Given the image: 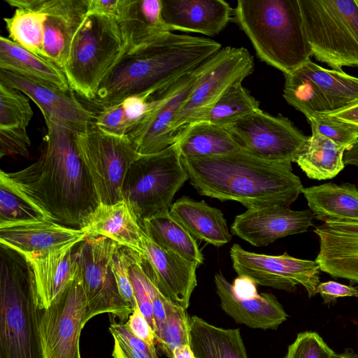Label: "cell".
<instances>
[{"mask_svg":"<svg viewBox=\"0 0 358 358\" xmlns=\"http://www.w3.org/2000/svg\"><path fill=\"white\" fill-rule=\"evenodd\" d=\"M44 120L47 134L38 159L15 172L1 170L0 184L44 218L80 229L99 199L78 155L73 130L53 117Z\"/></svg>","mask_w":358,"mask_h":358,"instance_id":"6da1fadb","label":"cell"},{"mask_svg":"<svg viewBox=\"0 0 358 358\" xmlns=\"http://www.w3.org/2000/svg\"><path fill=\"white\" fill-rule=\"evenodd\" d=\"M189 182L200 195L235 201L248 210L290 207L303 186L292 162H273L244 150L229 154L182 157Z\"/></svg>","mask_w":358,"mask_h":358,"instance_id":"7a4b0ae2","label":"cell"},{"mask_svg":"<svg viewBox=\"0 0 358 358\" xmlns=\"http://www.w3.org/2000/svg\"><path fill=\"white\" fill-rule=\"evenodd\" d=\"M222 45L210 38L162 34L127 50L100 85L94 102L103 108L141 94H153L213 57Z\"/></svg>","mask_w":358,"mask_h":358,"instance_id":"3957f363","label":"cell"},{"mask_svg":"<svg viewBox=\"0 0 358 358\" xmlns=\"http://www.w3.org/2000/svg\"><path fill=\"white\" fill-rule=\"evenodd\" d=\"M231 20L248 37L259 58L284 75L313 56L299 0H238Z\"/></svg>","mask_w":358,"mask_h":358,"instance_id":"277c9868","label":"cell"},{"mask_svg":"<svg viewBox=\"0 0 358 358\" xmlns=\"http://www.w3.org/2000/svg\"><path fill=\"white\" fill-rule=\"evenodd\" d=\"M32 267L22 253L0 244V358H43Z\"/></svg>","mask_w":358,"mask_h":358,"instance_id":"5b68a950","label":"cell"},{"mask_svg":"<svg viewBox=\"0 0 358 358\" xmlns=\"http://www.w3.org/2000/svg\"><path fill=\"white\" fill-rule=\"evenodd\" d=\"M127 50L117 21L99 15L87 16L74 37L63 69L71 90L94 101L101 84Z\"/></svg>","mask_w":358,"mask_h":358,"instance_id":"8992f818","label":"cell"},{"mask_svg":"<svg viewBox=\"0 0 358 358\" xmlns=\"http://www.w3.org/2000/svg\"><path fill=\"white\" fill-rule=\"evenodd\" d=\"M313 56L332 69L358 67V0H299Z\"/></svg>","mask_w":358,"mask_h":358,"instance_id":"52a82bcc","label":"cell"},{"mask_svg":"<svg viewBox=\"0 0 358 358\" xmlns=\"http://www.w3.org/2000/svg\"><path fill=\"white\" fill-rule=\"evenodd\" d=\"M187 180L182 157L173 143L136 159L125 176L122 194L140 224L146 219L169 213L176 193Z\"/></svg>","mask_w":358,"mask_h":358,"instance_id":"ba28073f","label":"cell"},{"mask_svg":"<svg viewBox=\"0 0 358 358\" xmlns=\"http://www.w3.org/2000/svg\"><path fill=\"white\" fill-rule=\"evenodd\" d=\"M78 155L94 187L99 204L123 200L122 188L131 164L140 155L127 137L105 133L94 124L73 131Z\"/></svg>","mask_w":358,"mask_h":358,"instance_id":"9c48e42d","label":"cell"},{"mask_svg":"<svg viewBox=\"0 0 358 358\" xmlns=\"http://www.w3.org/2000/svg\"><path fill=\"white\" fill-rule=\"evenodd\" d=\"M116 243L103 236H86L74 248L77 276L86 300L85 324L96 315L108 313L126 322L133 309L120 294L112 268Z\"/></svg>","mask_w":358,"mask_h":358,"instance_id":"30bf717a","label":"cell"},{"mask_svg":"<svg viewBox=\"0 0 358 358\" xmlns=\"http://www.w3.org/2000/svg\"><path fill=\"white\" fill-rule=\"evenodd\" d=\"M253 71V57L245 48L227 46L217 52L173 121L175 140L184 128L201 121L231 85L242 83Z\"/></svg>","mask_w":358,"mask_h":358,"instance_id":"8fae6325","label":"cell"},{"mask_svg":"<svg viewBox=\"0 0 358 358\" xmlns=\"http://www.w3.org/2000/svg\"><path fill=\"white\" fill-rule=\"evenodd\" d=\"M224 127L243 150L273 162H294L308 138L287 117L261 109Z\"/></svg>","mask_w":358,"mask_h":358,"instance_id":"7c38bea8","label":"cell"},{"mask_svg":"<svg viewBox=\"0 0 358 358\" xmlns=\"http://www.w3.org/2000/svg\"><path fill=\"white\" fill-rule=\"evenodd\" d=\"M212 57L153 94L151 110L126 135L140 155L160 152L175 143L173 121Z\"/></svg>","mask_w":358,"mask_h":358,"instance_id":"4fadbf2b","label":"cell"},{"mask_svg":"<svg viewBox=\"0 0 358 358\" xmlns=\"http://www.w3.org/2000/svg\"><path fill=\"white\" fill-rule=\"evenodd\" d=\"M234 271L256 284L274 289L294 292L302 285L310 298L314 296L320 280V266L315 260L293 257L285 252L268 255L248 252L238 244L230 249Z\"/></svg>","mask_w":358,"mask_h":358,"instance_id":"5bb4252c","label":"cell"},{"mask_svg":"<svg viewBox=\"0 0 358 358\" xmlns=\"http://www.w3.org/2000/svg\"><path fill=\"white\" fill-rule=\"evenodd\" d=\"M86 309L83 289L76 278L43 310L39 334L43 358H81L80 337Z\"/></svg>","mask_w":358,"mask_h":358,"instance_id":"9a60e30c","label":"cell"},{"mask_svg":"<svg viewBox=\"0 0 358 358\" xmlns=\"http://www.w3.org/2000/svg\"><path fill=\"white\" fill-rule=\"evenodd\" d=\"M310 209L293 210L286 206L247 210L235 217L231 232L252 245L261 247L287 236L304 233L313 225Z\"/></svg>","mask_w":358,"mask_h":358,"instance_id":"2e32d148","label":"cell"},{"mask_svg":"<svg viewBox=\"0 0 358 358\" xmlns=\"http://www.w3.org/2000/svg\"><path fill=\"white\" fill-rule=\"evenodd\" d=\"M46 14L42 57L62 71L76 34L87 15L88 0H25Z\"/></svg>","mask_w":358,"mask_h":358,"instance_id":"e0dca14e","label":"cell"},{"mask_svg":"<svg viewBox=\"0 0 358 358\" xmlns=\"http://www.w3.org/2000/svg\"><path fill=\"white\" fill-rule=\"evenodd\" d=\"M0 83L31 99L44 119L53 117L74 131L85 129L94 123L97 114L80 102L72 90L64 92L47 87L4 70H0Z\"/></svg>","mask_w":358,"mask_h":358,"instance_id":"ac0fdd59","label":"cell"},{"mask_svg":"<svg viewBox=\"0 0 358 358\" xmlns=\"http://www.w3.org/2000/svg\"><path fill=\"white\" fill-rule=\"evenodd\" d=\"M314 232L320 242L315 261L320 271L358 283V221L322 223Z\"/></svg>","mask_w":358,"mask_h":358,"instance_id":"d6986e66","label":"cell"},{"mask_svg":"<svg viewBox=\"0 0 358 358\" xmlns=\"http://www.w3.org/2000/svg\"><path fill=\"white\" fill-rule=\"evenodd\" d=\"M85 237L80 229L64 226L45 218L0 227V244L24 255L45 254L76 245Z\"/></svg>","mask_w":358,"mask_h":358,"instance_id":"ffe728a7","label":"cell"},{"mask_svg":"<svg viewBox=\"0 0 358 358\" xmlns=\"http://www.w3.org/2000/svg\"><path fill=\"white\" fill-rule=\"evenodd\" d=\"M215 284L222 309L236 323L253 329H276L287 318L283 307L272 294L240 296L222 273L215 274Z\"/></svg>","mask_w":358,"mask_h":358,"instance_id":"44dd1931","label":"cell"},{"mask_svg":"<svg viewBox=\"0 0 358 358\" xmlns=\"http://www.w3.org/2000/svg\"><path fill=\"white\" fill-rule=\"evenodd\" d=\"M142 250L154 268L162 294L172 303L187 310L197 285L196 270L199 266L161 248L145 233Z\"/></svg>","mask_w":358,"mask_h":358,"instance_id":"7402d4cb","label":"cell"},{"mask_svg":"<svg viewBox=\"0 0 358 358\" xmlns=\"http://www.w3.org/2000/svg\"><path fill=\"white\" fill-rule=\"evenodd\" d=\"M162 15L171 31L215 36L231 20L233 9L224 0H162Z\"/></svg>","mask_w":358,"mask_h":358,"instance_id":"603a6c76","label":"cell"},{"mask_svg":"<svg viewBox=\"0 0 358 358\" xmlns=\"http://www.w3.org/2000/svg\"><path fill=\"white\" fill-rule=\"evenodd\" d=\"M86 236H103L143 254L144 232L127 203L99 204L80 227Z\"/></svg>","mask_w":358,"mask_h":358,"instance_id":"cb8c5ba5","label":"cell"},{"mask_svg":"<svg viewBox=\"0 0 358 358\" xmlns=\"http://www.w3.org/2000/svg\"><path fill=\"white\" fill-rule=\"evenodd\" d=\"M75 246L45 254L24 255L34 273L38 301L41 309L48 308L67 285L76 278Z\"/></svg>","mask_w":358,"mask_h":358,"instance_id":"d4e9b609","label":"cell"},{"mask_svg":"<svg viewBox=\"0 0 358 358\" xmlns=\"http://www.w3.org/2000/svg\"><path fill=\"white\" fill-rule=\"evenodd\" d=\"M170 215L195 238L220 247L230 242L231 234L222 211L183 196L172 203Z\"/></svg>","mask_w":358,"mask_h":358,"instance_id":"484cf974","label":"cell"},{"mask_svg":"<svg viewBox=\"0 0 358 358\" xmlns=\"http://www.w3.org/2000/svg\"><path fill=\"white\" fill-rule=\"evenodd\" d=\"M0 69L47 87L71 90L60 68L3 36L0 37Z\"/></svg>","mask_w":358,"mask_h":358,"instance_id":"4316f807","label":"cell"},{"mask_svg":"<svg viewBox=\"0 0 358 358\" xmlns=\"http://www.w3.org/2000/svg\"><path fill=\"white\" fill-rule=\"evenodd\" d=\"M302 193L314 218L322 222L358 221V187L332 182L303 187Z\"/></svg>","mask_w":358,"mask_h":358,"instance_id":"83f0119b","label":"cell"},{"mask_svg":"<svg viewBox=\"0 0 358 358\" xmlns=\"http://www.w3.org/2000/svg\"><path fill=\"white\" fill-rule=\"evenodd\" d=\"M190 348L196 358H248L239 329H224L189 317Z\"/></svg>","mask_w":358,"mask_h":358,"instance_id":"f1b7e54d","label":"cell"},{"mask_svg":"<svg viewBox=\"0 0 358 358\" xmlns=\"http://www.w3.org/2000/svg\"><path fill=\"white\" fill-rule=\"evenodd\" d=\"M174 143L182 157L216 156L243 150L225 127L203 121L184 128Z\"/></svg>","mask_w":358,"mask_h":358,"instance_id":"f546056e","label":"cell"},{"mask_svg":"<svg viewBox=\"0 0 358 358\" xmlns=\"http://www.w3.org/2000/svg\"><path fill=\"white\" fill-rule=\"evenodd\" d=\"M162 9V0H129L124 15L119 22L127 50L171 31L164 22Z\"/></svg>","mask_w":358,"mask_h":358,"instance_id":"4dcf8cb0","label":"cell"},{"mask_svg":"<svg viewBox=\"0 0 358 358\" xmlns=\"http://www.w3.org/2000/svg\"><path fill=\"white\" fill-rule=\"evenodd\" d=\"M140 226L145 234L161 248L199 266L203 263V256L196 238L169 213L146 219Z\"/></svg>","mask_w":358,"mask_h":358,"instance_id":"1f68e13d","label":"cell"},{"mask_svg":"<svg viewBox=\"0 0 358 358\" xmlns=\"http://www.w3.org/2000/svg\"><path fill=\"white\" fill-rule=\"evenodd\" d=\"M345 148L327 137L312 133L294 162L310 179L324 180L336 177L345 167Z\"/></svg>","mask_w":358,"mask_h":358,"instance_id":"d6a6232c","label":"cell"},{"mask_svg":"<svg viewBox=\"0 0 358 358\" xmlns=\"http://www.w3.org/2000/svg\"><path fill=\"white\" fill-rule=\"evenodd\" d=\"M297 69L317 85L331 111L342 109L358 101V78L343 70L324 69L310 59Z\"/></svg>","mask_w":358,"mask_h":358,"instance_id":"836d02e7","label":"cell"},{"mask_svg":"<svg viewBox=\"0 0 358 358\" xmlns=\"http://www.w3.org/2000/svg\"><path fill=\"white\" fill-rule=\"evenodd\" d=\"M5 1L10 6L16 8L11 17L3 18L8 32V38L23 48L42 57L46 14L28 5L25 0H5Z\"/></svg>","mask_w":358,"mask_h":358,"instance_id":"e575fe53","label":"cell"},{"mask_svg":"<svg viewBox=\"0 0 358 358\" xmlns=\"http://www.w3.org/2000/svg\"><path fill=\"white\" fill-rule=\"evenodd\" d=\"M283 97L308 120L319 113L331 112L330 107L317 85L298 69L285 75Z\"/></svg>","mask_w":358,"mask_h":358,"instance_id":"d590c367","label":"cell"},{"mask_svg":"<svg viewBox=\"0 0 358 358\" xmlns=\"http://www.w3.org/2000/svg\"><path fill=\"white\" fill-rule=\"evenodd\" d=\"M241 83L231 85L200 122L225 127L261 109L259 102Z\"/></svg>","mask_w":358,"mask_h":358,"instance_id":"8d00e7d4","label":"cell"},{"mask_svg":"<svg viewBox=\"0 0 358 358\" xmlns=\"http://www.w3.org/2000/svg\"><path fill=\"white\" fill-rule=\"evenodd\" d=\"M33 115L24 94L0 83V129H27Z\"/></svg>","mask_w":358,"mask_h":358,"instance_id":"74e56055","label":"cell"},{"mask_svg":"<svg viewBox=\"0 0 358 358\" xmlns=\"http://www.w3.org/2000/svg\"><path fill=\"white\" fill-rule=\"evenodd\" d=\"M166 320L160 340L157 343L169 358H173L174 350L180 346L190 345L189 321L186 310L168 299H164Z\"/></svg>","mask_w":358,"mask_h":358,"instance_id":"f35d334b","label":"cell"},{"mask_svg":"<svg viewBox=\"0 0 358 358\" xmlns=\"http://www.w3.org/2000/svg\"><path fill=\"white\" fill-rule=\"evenodd\" d=\"M312 133L322 134L348 150L358 141V129L327 115L324 113L313 115L307 120Z\"/></svg>","mask_w":358,"mask_h":358,"instance_id":"ab89813d","label":"cell"},{"mask_svg":"<svg viewBox=\"0 0 358 358\" xmlns=\"http://www.w3.org/2000/svg\"><path fill=\"white\" fill-rule=\"evenodd\" d=\"M41 218L31 206L0 184V227Z\"/></svg>","mask_w":358,"mask_h":358,"instance_id":"60d3db41","label":"cell"},{"mask_svg":"<svg viewBox=\"0 0 358 358\" xmlns=\"http://www.w3.org/2000/svg\"><path fill=\"white\" fill-rule=\"evenodd\" d=\"M335 353L317 333L304 331L288 347L285 358H333Z\"/></svg>","mask_w":358,"mask_h":358,"instance_id":"b9f144b4","label":"cell"},{"mask_svg":"<svg viewBox=\"0 0 358 358\" xmlns=\"http://www.w3.org/2000/svg\"><path fill=\"white\" fill-rule=\"evenodd\" d=\"M112 268L120 292L124 299L132 309L137 306L129 273L127 248L115 244L112 256Z\"/></svg>","mask_w":358,"mask_h":358,"instance_id":"7bdbcfd3","label":"cell"},{"mask_svg":"<svg viewBox=\"0 0 358 358\" xmlns=\"http://www.w3.org/2000/svg\"><path fill=\"white\" fill-rule=\"evenodd\" d=\"M31 141L27 129H0V157L8 155L29 157Z\"/></svg>","mask_w":358,"mask_h":358,"instance_id":"ee69618b","label":"cell"},{"mask_svg":"<svg viewBox=\"0 0 358 358\" xmlns=\"http://www.w3.org/2000/svg\"><path fill=\"white\" fill-rule=\"evenodd\" d=\"M109 331L113 338L122 341L131 348L141 352L149 358H158L155 347L149 345L146 342L134 335L124 323L111 322Z\"/></svg>","mask_w":358,"mask_h":358,"instance_id":"f6af8a7d","label":"cell"},{"mask_svg":"<svg viewBox=\"0 0 358 358\" xmlns=\"http://www.w3.org/2000/svg\"><path fill=\"white\" fill-rule=\"evenodd\" d=\"M129 0H88L87 15L106 17L117 21L122 20Z\"/></svg>","mask_w":358,"mask_h":358,"instance_id":"bcb514c9","label":"cell"},{"mask_svg":"<svg viewBox=\"0 0 358 358\" xmlns=\"http://www.w3.org/2000/svg\"><path fill=\"white\" fill-rule=\"evenodd\" d=\"M316 293L321 296L324 303L330 304L339 297L358 298V287L330 280L320 282L317 287Z\"/></svg>","mask_w":358,"mask_h":358,"instance_id":"7dc6e473","label":"cell"},{"mask_svg":"<svg viewBox=\"0 0 358 358\" xmlns=\"http://www.w3.org/2000/svg\"><path fill=\"white\" fill-rule=\"evenodd\" d=\"M125 324L134 335L149 345L155 347V331L138 306L133 309Z\"/></svg>","mask_w":358,"mask_h":358,"instance_id":"c3c4849f","label":"cell"},{"mask_svg":"<svg viewBox=\"0 0 358 358\" xmlns=\"http://www.w3.org/2000/svg\"><path fill=\"white\" fill-rule=\"evenodd\" d=\"M324 113L358 129V101L342 109Z\"/></svg>","mask_w":358,"mask_h":358,"instance_id":"681fc988","label":"cell"},{"mask_svg":"<svg viewBox=\"0 0 358 358\" xmlns=\"http://www.w3.org/2000/svg\"><path fill=\"white\" fill-rule=\"evenodd\" d=\"M236 294L240 296H250L257 294L256 283L245 276H238L233 283Z\"/></svg>","mask_w":358,"mask_h":358,"instance_id":"f907efd6","label":"cell"},{"mask_svg":"<svg viewBox=\"0 0 358 358\" xmlns=\"http://www.w3.org/2000/svg\"><path fill=\"white\" fill-rule=\"evenodd\" d=\"M113 358H149L145 355L133 350L121 341L114 338L112 352Z\"/></svg>","mask_w":358,"mask_h":358,"instance_id":"816d5d0a","label":"cell"},{"mask_svg":"<svg viewBox=\"0 0 358 358\" xmlns=\"http://www.w3.org/2000/svg\"><path fill=\"white\" fill-rule=\"evenodd\" d=\"M343 162L345 165L358 166V141L345 152Z\"/></svg>","mask_w":358,"mask_h":358,"instance_id":"f5cc1de1","label":"cell"},{"mask_svg":"<svg viewBox=\"0 0 358 358\" xmlns=\"http://www.w3.org/2000/svg\"><path fill=\"white\" fill-rule=\"evenodd\" d=\"M173 358H196L190 345H182L176 348L173 353Z\"/></svg>","mask_w":358,"mask_h":358,"instance_id":"db71d44e","label":"cell"},{"mask_svg":"<svg viewBox=\"0 0 358 358\" xmlns=\"http://www.w3.org/2000/svg\"><path fill=\"white\" fill-rule=\"evenodd\" d=\"M333 358H358V354H356L352 351L346 350L343 353H335Z\"/></svg>","mask_w":358,"mask_h":358,"instance_id":"11a10c76","label":"cell"}]
</instances>
